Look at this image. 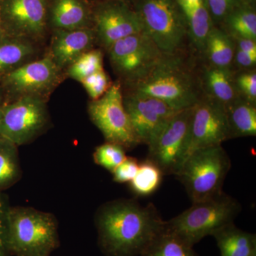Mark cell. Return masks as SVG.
<instances>
[{"label":"cell","instance_id":"1","mask_svg":"<svg viewBox=\"0 0 256 256\" xmlns=\"http://www.w3.org/2000/svg\"><path fill=\"white\" fill-rule=\"evenodd\" d=\"M96 225L99 244L106 255L141 256L164 230L165 220L153 204L117 200L99 208Z\"/></svg>","mask_w":256,"mask_h":256},{"label":"cell","instance_id":"2","mask_svg":"<svg viewBox=\"0 0 256 256\" xmlns=\"http://www.w3.org/2000/svg\"><path fill=\"white\" fill-rule=\"evenodd\" d=\"M130 92L164 101L178 110L191 108L202 98V86L180 53L164 54L144 77L128 84Z\"/></svg>","mask_w":256,"mask_h":256},{"label":"cell","instance_id":"3","mask_svg":"<svg viewBox=\"0 0 256 256\" xmlns=\"http://www.w3.org/2000/svg\"><path fill=\"white\" fill-rule=\"evenodd\" d=\"M6 245L16 256H48L58 246L54 216L32 207L9 206Z\"/></svg>","mask_w":256,"mask_h":256},{"label":"cell","instance_id":"4","mask_svg":"<svg viewBox=\"0 0 256 256\" xmlns=\"http://www.w3.org/2000/svg\"><path fill=\"white\" fill-rule=\"evenodd\" d=\"M242 210L234 197L222 192L218 196L192 203V206L165 222V230L194 246L218 229L234 223Z\"/></svg>","mask_w":256,"mask_h":256},{"label":"cell","instance_id":"5","mask_svg":"<svg viewBox=\"0 0 256 256\" xmlns=\"http://www.w3.org/2000/svg\"><path fill=\"white\" fill-rule=\"evenodd\" d=\"M232 161L222 146L193 152L175 175L188 192L192 203L218 196L223 191Z\"/></svg>","mask_w":256,"mask_h":256},{"label":"cell","instance_id":"6","mask_svg":"<svg viewBox=\"0 0 256 256\" xmlns=\"http://www.w3.org/2000/svg\"><path fill=\"white\" fill-rule=\"evenodd\" d=\"M143 32L164 54L180 53L188 37L186 18L178 0H132Z\"/></svg>","mask_w":256,"mask_h":256},{"label":"cell","instance_id":"7","mask_svg":"<svg viewBox=\"0 0 256 256\" xmlns=\"http://www.w3.org/2000/svg\"><path fill=\"white\" fill-rule=\"evenodd\" d=\"M46 99L26 96L4 102L0 109V136L16 146L36 139L48 124Z\"/></svg>","mask_w":256,"mask_h":256},{"label":"cell","instance_id":"8","mask_svg":"<svg viewBox=\"0 0 256 256\" xmlns=\"http://www.w3.org/2000/svg\"><path fill=\"white\" fill-rule=\"evenodd\" d=\"M193 106L168 120L148 144L146 160L164 175H176L186 158L188 132Z\"/></svg>","mask_w":256,"mask_h":256},{"label":"cell","instance_id":"9","mask_svg":"<svg viewBox=\"0 0 256 256\" xmlns=\"http://www.w3.org/2000/svg\"><path fill=\"white\" fill-rule=\"evenodd\" d=\"M88 111L106 142L119 144L126 150L132 149L140 144L124 109L119 82L112 84L100 98L90 101Z\"/></svg>","mask_w":256,"mask_h":256},{"label":"cell","instance_id":"10","mask_svg":"<svg viewBox=\"0 0 256 256\" xmlns=\"http://www.w3.org/2000/svg\"><path fill=\"white\" fill-rule=\"evenodd\" d=\"M108 50L114 72L128 84L146 76L164 55L144 32L124 37Z\"/></svg>","mask_w":256,"mask_h":256},{"label":"cell","instance_id":"11","mask_svg":"<svg viewBox=\"0 0 256 256\" xmlns=\"http://www.w3.org/2000/svg\"><path fill=\"white\" fill-rule=\"evenodd\" d=\"M60 69L50 55L30 60L0 78L1 86L12 100L26 96L45 98L58 84Z\"/></svg>","mask_w":256,"mask_h":256},{"label":"cell","instance_id":"12","mask_svg":"<svg viewBox=\"0 0 256 256\" xmlns=\"http://www.w3.org/2000/svg\"><path fill=\"white\" fill-rule=\"evenodd\" d=\"M228 140L230 137L225 106L210 96H202L193 106L186 158L198 150L222 146Z\"/></svg>","mask_w":256,"mask_h":256},{"label":"cell","instance_id":"13","mask_svg":"<svg viewBox=\"0 0 256 256\" xmlns=\"http://www.w3.org/2000/svg\"><path fill=\"white\" fill-rule=\"evenodd\" d=\"M48 0H0V22L4 34L33 42L46 32Z\"/></svg>","mask_w":256,"mask_h":256},{"label":"cell","instance_id":"14","mask_svg":"<svg viewBox=\"0 0 256 256\" xmlns=\"http://www.w3.org/2000/svg\"><path fill=\"white\" fill-rule=\"evenodd\" d=\"M96 41L108 50L116 42L143 32L142 23L132 5L122 0H106L92 14Z\"/></svg>","mask_w":256,"mask_h":256},{"label":"cell","instance_id":"15","mask_svg":"<svg viewBox=\"0 0 256 256\" xmlns=\"http://www.w3.org/2000/svg\"><path fill=\"white\" fill-rule=\"evenodd\" d=\"M96 41L90 28L74 30H55L50 43V56L62 70L67 68L86 52L92 50Z\"/></svg>","mask_w":256,"mask_h":256},{"label":"cell","instance_id":"16","mask_svg":"<svg viewBox=\"0 0 256 256\" xmlns=\"http://www.w3.org/2000/svg\"><path fill=\"white\" fill-rule=\"evenodd\" d=\"M124 104L140 144L148 146L168 120L161 118L142 96L134 92L124 96Z\"/></svg>","mask_w":256,"mask_h":256},{"label":"cell","instance_id":"17","mask_svg":"<svg viewBox=\"0 0 256 256\" xmlns=\"http://www.w3.org/2000/svg\"><path fill=\"white\" fill-rule=\"evenodd\" d=\"M54 30L89 28L92 14L85 0H54L48 12Z\"/></svg>","mask_w":256,"mask_h":256},{"label":"cell","instance_id":"18","mask_svg":"<svg viewBox=\"0 0 256 256\" xmlns=\"http://www.w3.org/2000/svg\"><path fill=\"white\" fill-rule=\"evenodd\" d=\"M222 256H256V234L244 232L234 223L213 234Z\"/></svg>","mask_w":256,"mask_h":256},{"label":"cell","instance_id":"19","mask_svg":"<svg viewBox=\"0 0 256 256\" xmlns=\"http://www.w3.org/2000/svg\"><path fill=\"white\" fill-rule=\"evenodd\" d=\"M178 3L186 18L188 37L194 48L200 53H204L207 37L214 24L203 0L196 2Z\"/></svg>","mask_w":256,"mask_h":256},{"label":"cell","instance_id":"20","mask_svg":"<svg viewBox=\"0 0 256 256\" xmlns=\"http://www.w3.org/2000/svg\"><path fill=\"white\" fill-rule=\"evenodd\" d=\"M229 137H255L256 136V104L242 97L225 106Z\"/></svg>","mask_w":256,"mask_h":256},{"label":"cell","instance_id":"21","mask_svg":"<svg viewBox=\"0 0 256 256\" xmlns=\"http://www.w3.org/2000/svg\"><path fill=\"white\" fill-rule=\"evenodd\" d=\"M36 53L33 42L4 34L0 37V78L32 60Z\"/></svg>","mask_w":256,"mask_h":256},{"label":"cell","instance_id":"22","mask_svg":"<svg viewBox=\"0 0 256 256\" xmlns=\"http://www.w3.org/2000/svg\"><path fill=\"white\" fill-rule=\"evenodd\" d=\"M235 72L232 68L210 66L204 74L203 87L206 95L224 106L240 97L234 82Z\"/></svg>","mask_w":256,"mask_h":256},{"label":"cell","instance_id":"23","mask_svg":"<svg viewBox=\"0 0 256 256\" xmlns=\"http://www.w3.org/2000/svg\"><path fill=\"white\" fill-rule=\"evenodd\" d=\"M235 50L233 38L220 26H213L207 37L203 54L210 66L232 68Z\"/></svg>","mask_w":256,"mask_h":256},{"label":"cell","instance_id":"24","mask_svg":"<svg viewBox=\"0 0 256 256\" xmlns=\"http://www.w3.org/2000/svg\"><path fill=\"white\" fill-rule=\"evenodd\" d=\"M220 26L232 38L256 40V6L240 2L224 18Z\"/></svg>","mask_w":256,"mask_h":256},{"label":"cell","instance_id":"25","mask_svg":"<svg viewBox=\"0 0 256 256\" xmlns=\"http://www.w3.org/2000/svg\"><path fill=\"white\" fill-rule=\"evenodd\" d=\"M21 176L18 146L0 136V192L12 186Z\"/></svg>","mask_w":256,"mask_h":256},{"label":"cell","instance_id":"26","mask_svg":"<svg viewBox=\"0 0 256 256\" xmlns=\"http://www.w3.org/2000/svg\"><path fill=\"white\" fill-rule=\"evenodd\" d=\"M141 256H198L193 246L168 230H163Z\"/></svg>","mask_w":256,"mask_h":256},{"label":"cell","instance_id":"27","mask_svg":"<svg viewBox=\"0 0 256 256\" xmlns=\"http://www.w3.org/2000/svg\"><path fill=\"white\" fill-rule=\"evenodd\" d=\"M163 176L164 174L156 164L146 160L140 164L137 174L130 182L131 188L139 196H148L158 190Z\"/></svg>","mask_w":256,"mask_h":256},{"label":"cell","instance_id":"28","mask_svg":"<svg viewBox=\"0 0 256 256\" xmlns=\"http://www.w3.org/2000/svg\"><path fill=\"white\" fill-rule=\"evenodd\" d=\"M104 70L102 53L99 50L86 52L66 68L69 78L80 82L96 72Z\"/></svg>","mask_w":256,"mask_h":256},{"label":"cell","instance_id":"29","mask_svg":"<svg viewBox=\"0 0 256 256\" xmlns=\"http://www.w3.org/2000/svg\"><path fill=\"white\" fill-rule=\"evenodd\" d=\"M126 149L114 143L107 142L96 148L94 153L96 164L110 172L126 159Z\"/></svg>","mask_w":256,"mask_h":256},{"label":"cell","instance_id":"30","mask_svg":"<svg viewBox=\"0 0 256 256\" xmlns=\"http://www.w3.org/2000/svg\"><path fill=\"white\" fill-rule=\"evenodd\" d=\"M236 88L239 96L256 104V72L252 70H244L240 73L235 72L234 76Z\"/></svg>","mask_w":256,"mask_h":256},{"label":"cell","instance_id":"31","mask_svg":"<svg viewBox=\"0 0 256 256\" xmlns=\"http://www.w3.org/2000/svg\"><path fill=\"white\" fill-rule=\"evenodd\" d=\"M80 82L92 100L102 97L112 85L104 69L89 76Z\"/></svg>","mask_w":256,"mask_h":256},{"label":"cell","instance_id":"32","mask_svg":"<svg viewBox=\"0 0 256 256\" xmlns=\"http://www.w3.org/2000/svg\"><path fill=\"white\" fill-rule=\"evenodd\" d=\"M214 26H218L240 0H203Z\"/></svg>","mask_w":256,"mask_h":256},{"label":"cell","instance_id":"33","mask_svg":"<svg viewBox=\"0 0 256 256\" xmlns=\"http://www.w3.org/2000/svg\"><path fill=\"white\" fill-rule=\"evenodd\" d=\"M139 166L136 158L127 156L112 172L114 181L117 183L130 182L137 174Z\"/></svg>","mask_w":256,"mask_h":256},{"label":"cell","instance_id":"34","mask_svg":"<svg viewBox=\"0 0 256 256\" xmlns=\"http://www.w3.org/2000/svg\"><path fill=\"white\" fill-rule=\"evenodd\" d=\"M138 95H140V94H138ZM142 96L144 100L148 102V105L150 106L154 110V112H156L161 118L166 120L171 118L172 117H173V116H175L178 112L181 111L176 110V109L172 107L169 104H166L164 101L160 100V99L150 97V96Z\"/></svg>","mask_w":256,"mask_h":256},{"label":"cell","instance_id":"35","mask_svg":"<svg viewBox=\"0 0 256 256\" xmlns=\"http://www.w3.org/2000/svg\"><path fill=\"white\" fill-rule=\"evenodd\" d=\"M9 205L0 192V256H6V215Z\"/></svg>","mask_w":256,"mask_h":256},{"label":"cell","instance_id":"36","mask_svg":"<svg viewBox=\"0 0 256 256\" xmlns=\"http://www.w3.org/2000/svg\"><path fill=\"white\" fill-rule=\"evenodd\" d=\"M233 64L244 70H252L256 64V55L250 54L236 48Z\"/></svg>","mask_w":256,"mask_h":256},{"label":"cell","instance_id":"37","mask_svg":"<svg viewBox=\"0 0 256 256\" xmlns=\"http://www.w3.org/2000/svg\"><path fill=\"white\" fill-rule=\"evenodd\" d=\"M236 48L250 54L256 55V40L252 38H233Z\"/></svg>","mask_w":256,"mask_h":256},{"label":"cell","instance_id":"38","mask_svg":"<svg viewBox=\"0 0 256 256\" xmlns=\"http://www.w3.org/2000/svg\"><path fill=\"white\" fill-rule=\"evenodd\" d=\"M242 2L246 3V4L252 5V6H256V0H240Z\"/></svg>","mask_w":256,"mask_h":256},{"label":"cell","instance_id":"39","mask_svg":"<svg viewBox=\"0 0 256 256\" xmlns=\"http://www.w3.org/2000/svg\"><path fill=\"white\" fill-rule=\"evenodd\" d=\"M4 97H3L2 92L0 90V109H1L2 106L3 104H4Z\"/></svg>","mask_w":256,"mask_h":256},{"label":"cell","instance_id":"40","mask_svg":"<svg viewBox=\"0 0 256 256\" xmlns=\"http://www.w3.org/2000/svg\"><path fill=\"white\" fill-rule=\"evenodd\" d=\"M200 0H178V2H196Z\"/></svg>","mask_w":256,"mask_h":256},{"label":"cell","instance_id":"41","mask_svg":"<svg viewBox=\"0 0 256 256\" xmlns=\"http://www.w3.org/2000/svg\"><path fill=\"white\" fill-rule=\"evenodd\" d=\"M4 32H3L2 28L1 22H0V37H2L4 35Z\"/></svg>","mask_w":256,"mask_h":256},{"label":"cell","instance_id":"42","mask_svg":"<svg viewBox=\"0 0 256 256\" xmlns=\"http://www.w3.org/2000/svg\"><path fill=\"white\" fill-rule=\"evenodd\" d=\"M104 1H106V0H104ZM122 1H126V2H127L128 0H122Z\"/></svg>","mask_w":256,"mask_h":256}]
</instances>
